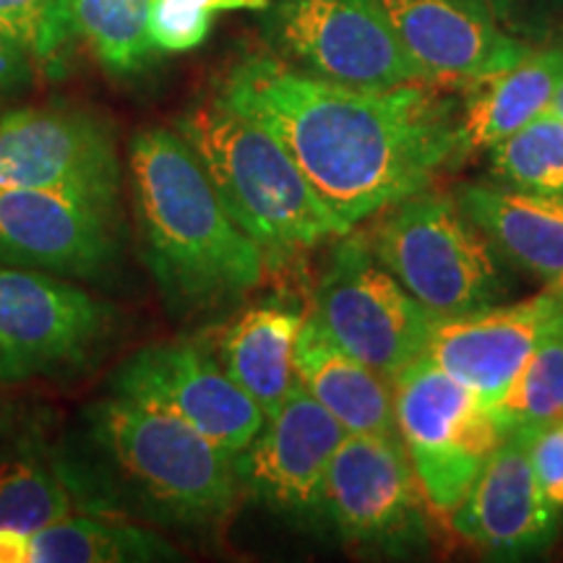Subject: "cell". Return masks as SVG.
Listing matches in <instances>:
<instances>
[{"instance_id":"21","label":"cell","mask_w":563,"mask_h":563,"mask_svg":"<svg viewBox=\"0 0 563 563\" xmlns=\"http://www.w3.org/2000/svg\"><path fill=\"white\" fill-rule=\"evenodd\" d=\"M561 47H532L511 66L464 81L456 108L462 152L490 150L498 141L551 112Z\"/></svg>"},{"instance_id":"29","label":"cell","mask_w":563,"mask_h":563,"mask_svg":"<svg viewBox=\"0 0 563 563\" xmlns=\"http://www.w3.org/2000/svg\"><path fill=\"white\" fill-rule=\"evenodd\" d=\"M511 37L527 45L563 47V0H490Z\"/></svg>"},{"instance_id":"9","label":"cell","mask_w":563,"mask_h":563,"mask_svg":"<svg viewBox=\"0 0 563 563\" xmlns=\"http://www.w3.org/2000/svg\"><path fill=\"white\" fill-rule=\"evenodd\" d=\"M123 165L110 125L74 104L0 112V186L70 196L115 211Z\"/></svg>"},{"instance_id":"19","label":"cell","mask_w":563,"mask_h":563,"mask_svg":"<svg viewBox=\"0 0 563 563\" xmlns=\"http://www.w3.org/2000/svg\"><path fill=\"white\" fill-rule=\"evenodd\" d=\"M74 511L60 443L32 415L0 412V530L37 532Z\"/></svg>"},{"instance_id":"14","label":"cell","mask_w":563,"mask_h":563,"mask_svg":"<svg viewBox=\"0 0 563 563\" xmlns=\"http://www.w3.org/2000/svg\"><path fill=\"white\" fill-rule=\"evenodd\" d=\"M115 256V211L60 194L0 186V266L95 279Z\"/></svg>"},{"instance_id":"23","label":"cell","mask_w":563,"mask_h":563,"mask_svg":"<svg viewBox=\"0 0 563 563\" xmlns=\"http://www.w3.org/2000/svg\"><path fill=\"white\" fill-rule=\"evenodd\" d=\"M175 548L150 527L108 514H68L30 532V563H133L173 561Z\"/></svg>"},{"instance_id":"5","label":"cell","mask_w":563,"mask_h":563,"mask_svg":"<svg viewBox=\"0 0 563 563\" xmlns=\"http://www.w3.org/2000/svg\"><path fill=\"white\" fill-rule=\"evenodd\" d=\"M371 245L435 319L496 306L514 287L501 253L460 203L428 188L386 209Z\"/></svg>"},{"instance_id":"3","label":"cell","mask_w":563,"mask_h":563,"mask_svg":"<svg viewBox=\"0 0 563 563\" xmlns=\"http://www.w3.org/2000/svg\"><path fill=\"white\" fill-rule=\"evenodd\" d=\"M129 175L144 264L170 311L194 313L264 279L262 249L232 220L178 131H139L129 146Z\"/></svg>"},{"instance_id":"26","label":"cell","mask_w":563,"mask_h":563,"mask_svg":"<svg viewBox=\"0 0 563 563\" xmlns=\"http://www.w3.org/2000/svg\"><path fill=\"white\" fill-rule=\"evenodd\" d=\"M490 173L504 186L563 199V121L553 112L490 146Z\"/></svg>"},{"instance_id":"13","label":"cell","mask_w":563,"mask_h":563,"mask_svg":"<svg viewBox=\"0 0 563 563\" xmlns=\"http://www.w3.org/2000/svg\"><path fill=\"white\" fill-rule=\"evenodd\" d=\"M342 439L344 428L298 384L232 456L241 490L282 517H323V483Z\"/></svg>"},{"instance_id":"1","label":"cell","mask_w":563,"mask_h":563,"mask_svg":"<svg viewBox=\"0 0 563 563\" xmlns=\"http://www.w3.org/2000/svg\"><path fill=\"white\" fill-rule=\"evenodd\" d=\"M431 81L384 91L340 87L272 53L238 60L217 100L264 125L344 230L426 191L460 157L456 108Z\"/></svg>"},{"instance_id":"28","label":"cell","mask_w":563,"mask_h":563,"mask_svg":"<svg viewBox=\"0 0 563 563\" xmlns=\"http://www.w3.org/2000/svg\"><path fill=\"white\" fill-rule=\"evenodd\" d=\"M266 5L269 0H152L150 40L157 53H191L209 40L217 13H262Z\"/></svg>"},{"instance_id":"31","label":"cell","mask_w":563,"mask_h":563,"mask_svg":"<svg viewBox=\"0 0 563 563\" xmlns=\"http://www.w3.org/2000/svg\"><path fill=\"white\" fill-rule=\"evenodd\" d=\"M37 66L26 47L0 26V112L16 108L37 81Z\"/></svg>"},{"instance_id":"4","label":"cell","mask_w":563,"mask_h":563,"mask_svg":"<svg viewBox=\"0 0 563 563\" xmlns=\"http://www.w3.org/2000/svg\"><path fill=\"white\" fill-rule=\"evenodd\" d=\"M175 131L196 152L230 217L262 249L266 264L347 235L277 136L222 100L211 97L188 108Z\"/></svg>"},{"instance_id":"8","label":"cell","mask_w":563,"mask_h":563,"mask_svg":"<svg viewBox=\"0 0 563 563\" xmlns=\"http://www.w3.org/2000/svg\"><path fill=\"white\" fill-rule=\"evenodd\" d=\"M311 319L329 340L386 378L426 352L435 316L382 264L371 243L342 235L316 287Z\"/></svg>"},{"instance_id":"7","label":"cell","mask_w":563,"mask_h":563,"mask_svg":"<svg viewBox=\"0 0 563 563\" xmlns=\"http://www.w3.org/2000/svg\"><path fill=\"white\" fill-rule=\"evenodd\" d=\"M262 32L272 55L321 81L363 91L426 81L376 0H269Z\"/></svg>"},{"instance_id":"11","label":"cell","mask_w":563,"mask_h":563,"mask_svg":"<svg viewBox=\"0 0 563 563\" xmlns=\"http://www.w3.org/2000/svg\"><path fill=\"white\" fill-rule=\"evenodd\" d=\"M112 329L108 306L55 274L0 266V384L81 368Z\"/></svg>"},{"instance_id":"25","label":"cell","mask_w":563,"mask_h":563,"mask_svg":"<svg viewBox=\"0 0 563 563\" xmlns=\"http://www.w3.org/2000/svg\"><path fill=\"white\" fill-rule=\"evenodd\" d=\"M493 412L504 433L527 435L563 418V298L545 321L511 389Z\"/></svg>"},{"instance_id":"27","label":"cell","mask_w":563,"mask_h":563,"mask_svg":"<svg viewBox=\"0 0 563 563\" xmlns=\"http://www.w3.org/2000/svg\"><path fill=\"white\" fill-rule=\"evenodd\" d=\"M0 26L26 47L40 74L63 76L76 37L60 0H0Z\"/></svg>"},{"instance_id":"32","label":"cell","mask_w":563,"mask_h":563,"mask_svg":"<svg viewBox=\"0 0 563 563\" xmlns=\"http://www.w3.org/2000/svg\"><path fill=\"white\" fill-rule=\"evenodd\" d=\"M26 551H30V532L0 530V563H30Z\"/></svg>"},{"instance_id":"15","label":"cell","mask_w":563,"mask_h":563,"mask_svg":"<svg viewBox=\"0 0 563 563\" xmlns=\"http://www.w3.org/2000/svg\"><path fill=\"white\" fill-rule=\"evenodd\" d=\"M399 45L431 84H464L511 66L532 45L511 37L490 0H376Z\"/></svg>"},{"instance_id":"22","label":"cell","mask_w":563,"mask_h":563,"mask_svg":"<svg viewBox=\"0 0 563 563\" xmlns=\"http://www.w3.org/2000/svg\"><path fill=\"white\" fill-rule=\"evenodd\" d=\"M302 321L306 316L298 308L264 300L235 316L211 347L232 382L262 407L264 415L279 410L298 386L295 344Z\"/></svg>"},{"instance_id":"2","label":"cell","mask_w":563,"mask_h":563,"mask_svg":"<svg viewBox=\"0 0 563 563\" xmlns=\"http://www.w3.org/2000/svg\"><path fill=\"white\" fill-rule=\"evenodd\" d=\"M76 509L154 527H209L235 506L232 456L173 415L110 397L79 412L60 441Z\"/></svg>"},{"instance_id":"16","label":"cell","mask_w":563,"mask_h":563,"mask_svg":"<svg viewBox=\"0 0 563 563\" xmlns=\"http://www.w3.org/2000/svg\"><path fill=\"white\" fill-rule=\"evenodd\" d=\"M563 298L548 290L519 302H496L477 311L435 319L422 355L470 386L496 410Z\"/></svg>"},{"instance_id":"33","label":"cell","mask_w":563,"mask_h":563,"mask_svg":"<svg viewBox=\"0 0 563 563\" xmlns=\"http://www.w3.org/2000/svg\"><path fill=\"white\" fill-rule=\"evenodd\" d=\"M551 112H553V115H559L563 121V47H561V58H559V79H555Z\"/></svg>"},{"instance_id":"18","label":"cell","mask_w":563,"mask_h":563,"mask_svg":"<svg viewBox=\"0 0 563 563\" xmlns=\"http://www.w3.org/2000/svg\"><path fill=\"white\" fill-rule=\"evenodd\" d=\"M454 201L501 253L504 262L563 290V199L504 183H464Z\"/></svg>"},{"instance_id":"12","label":"cell","mask_w":563,"mask_h":563,"mask_svg":"<svg viewBox=\"0 0 563 563\" xmlns=\"http://www.w3.org/2000/svg\"><path fill=\"white\" fill-rule=\"evenodd\" d=\"M110 394L188 422L230 456L241 454L266 420L214 352L194 342H157L136 350L110 376Z\"/></svg>"},{"instance_id":"6","label":"cell","mask_w":563,"mask_h":563,"mask_svg":"<svg viewBox=\"0 0 563 563\" xmlns=\"http://www.w3.org/2000/svg\"><path fill=\"white\" fill-rule=\"evenodd\" d=\"M397 433L428 509L449 517L501 446L504 428L483 397L420 355L394 376Z\"/></svg>"},{"instance_id":"17","label":"cell","mask_w":563,"mask_h":563,"mask_svg":"<svg viewBox=\"0 0 563 563\" xmlns=\"http://www.w3.org/2000/svg\"><path fill=\"white\" fill-rule=\"evenodd\" d=\"M527 433H504L462 504L449 514L464 543L496 559H522L551 543L559 522L540 501Z\"/></svg>"},{"instance_id":"10","label":"cell","mask_w":563,"mask_h":563,"mask_svg":"<svg viewBox=\"0 0 563 563\" xmlns=\"http://www.w3.org/2000/svg\"><path fill=\"white\" fill-rule=\"evenodd\" d=\"M426 498L397 431L344 433L323 483V517L352 545L384 553L426 543Z\"/></svg>"},{"instance_id":"24","label":"cell","mask_w":563,"mask_h":563,"mask_svg":"<svg viewBox=\"0 0 563 563\" xmlns=\"http://www.w3.org/2000/svg\"><path fill=\"white\" fill-rule=\"evenodd\" d=\"M74 37L112 76H139L154 60L152 0H60Z\"/></svg>"},{"instance_id":"30","label":"cell","mask_w":563,"mask_h":563,"mask_svg":"<svg viewBox=\"0 0 563 563\" xmlns=\"http://www.w3.org/2000/svg\"><path fill=\"white\" fill-rule=\"evenodd\" d=\"M530 462L540 501L548 514L561 522L563 519V418L540 428L530 439Z\"/></svg>"},{"instance_id":"20","label":"cell","mask_w":563,"mask_h":563,"mask_svg":"<svg viewBox=\"0 0 563 563\" xmlns=\"http://www.w3.org/2000/svg\"><path fill=\"white\" fill-rule=\"evenodd\" d=\"M295 373L302 389L340 422L344 433L397 431L391 378L329 340L311 316L302 321L295 344Z\"/></svg>"}]
</instances>
